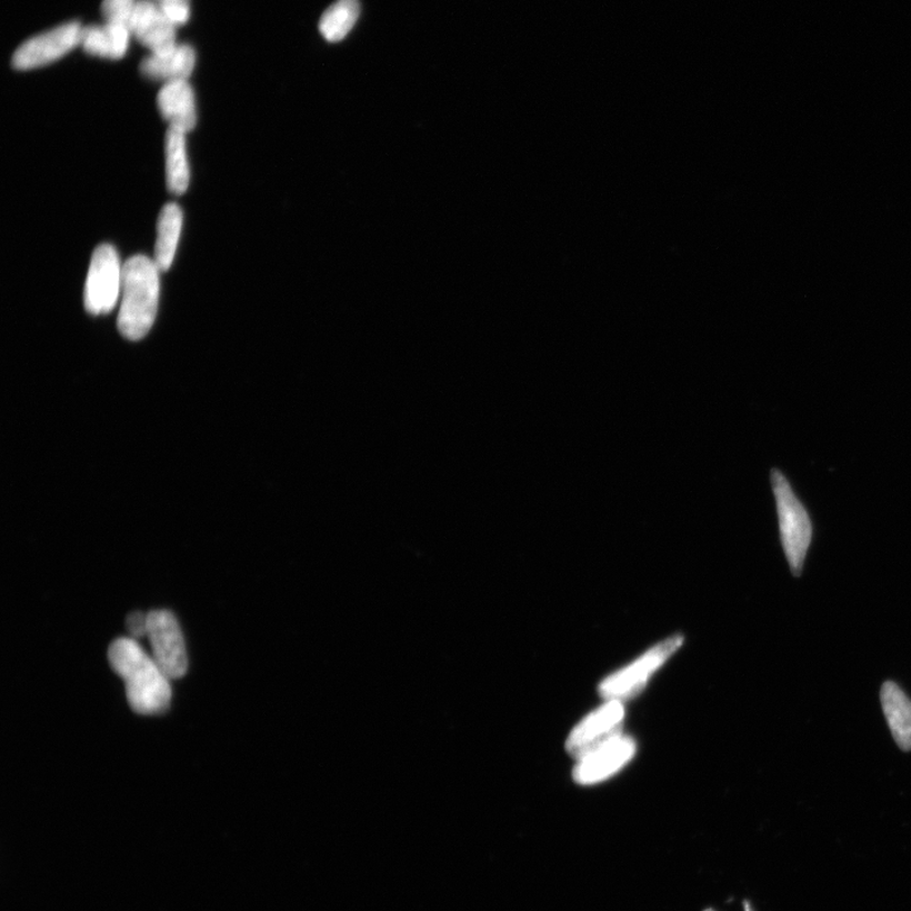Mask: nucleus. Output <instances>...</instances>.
<instances>
[{
	"instance_id": "nucleus-19",
	"label": "nucleus",
	"mask_w": 911,
	"mask_h": 911,
	"mask_svg": "<svg viewBox=\"0 0 911 911\" xmlns=\"http://www.w3.org/2000/svg\"><path fill=\"white\" fill-rule=\"evenodd\" d=\"M168 20L176 27L186 24L190 18L189 0H154Z\"/></svg>"
},
{
	"instance_id": "nucleus-1",
	"label": "nucleus",
	"mask_w": 911,
	"mask_h": 911,
	"mask_svg": "<svg viewBox=\"0 0 911 911\" xmlns=\"http://www.w3.org/2000/svg\"><path fill=\"white\" fill-rule=\"evenodd\" d=\"M112 669L126 683L127 700L136 713L167 712L171 701L170 679L133 638H118L108 652Z\"/></svg>"
},
{
	"instance_id": "nucleus-18",
	"label": "nucleus",
	"mask_w": 911,
	"mask_h": 911,
	"mask_svg": "<svg viewBox=\"0 0 911 911\" xmlns=\"http://www.w3.org/2000/svg\"><path fill=\"white\" fill-rule=\"evenodd\" d=\"M137 2L139 0H103L106 22L130 27Z\"/></svg>"
},
{
	"instance_id": "nucleus-9",
	"label": "nucleus",
	"mask_w": 911,
	"mask_h": 911,
	"mask_svg": "<svg viewBox=\"0 0 911 911\" xmlns=\"http://www.w3.org/2000/svg\"><path fill=\"white\" fill-rule=\"evenodd\" d=\"M625 710L621 700H609L572 729L567 742L570 754L580 759L595 747L621 733Z\"/></svg>"
},
{
	"instance_id": "nucleus-16",
	"label": "nucleus",
	"mask_w": 911,
	"mask_h": 911,
	"mask_svg": "<svg viewBox=\"0 0 911 911\" xmlns=\"http://www.w3.org/2000/svg\"><path fill=\"white\" fill-rule=\"evenodd\" d=\"M186 134L169 127L166 137L167 184L176 196L184 194L190 181Z\"/></svg>"
},
{
	"instance_id": "nucleus-2",
	"label": "nucleus",
	"mask_w": 911,
	"mask_h": 911,
	"mask_svg": "<svg viewBox=\"0 0 911 911\" xmlns=\"http://www.w3.org/2000/svg\"><path fill=\"white\" fill-rule=\"evenodd\" d=\"M160 272L157 262L142 254H137L123 263L118 330L127 340H142L157 319Z\"/></svg>"
},
{
	"instance_id": "nucleus-4",
	"label": "nucleus",
	"mask_w": 911,
	"mask_h": 911,
	"mask_svg": "<svg viewBox=\"0 0 911 911\" xmlns=\"http://www.w3.org/2000/svg\"><path fill=\"white\" fill-rule=\"evenodd\" d=\"M123 266L112 244H100L91 258L84 306L91 316L113 311L122 293Z\"/></svg>"
},
{
	"instance_id": "nucleus-10",
	"label": "nucleus",
	"mask_w": 911,
	"mask_h": 911,
	"mask_svg": "<svg viewBox=\"0 0 911 911\" xmlns=\"http://www.w3.org/2000/svg\"><path fill=\"white\" fill-rule=\"evenodd\" d=\"M130 30L133 38L154 54L168 53L178 46L177 27L168 20L154 0L137 2Z\"/></svg>"
},
{
	"instance_id": "nucleus-6",
	"label": "nucleus",
	"mask_w": 911,
	"mask_h": 911,
	"mask_svg": "<svg viewBox=\"0 0 911 911\" xmlns=\"http://www.w3.org/2000/svg\"><path fill=\"white\" fill-rule=\"evenodd\" d=\"M148 638L153 660L170 680L186 677L188 654L178 619L169 610H153L148 614Z\"/></svg>"
},
{
	"instance_id": "nucleus-11",
	"label": "nucleus",
	"mask_w": 911,
	"mask_h": 911,
	"mask_svg": "<svg viewBox=\"0 0 911 911\" xmlns=\"http://www.w3.org/2000/svg\"><path fill=\"white\" fill-rule=\"evenodd\" d=\"M160 113L170 123L171 129L188 133L197 124L194 90L188 80L172 81L163 84L158 96Z\"/></svg>"
},
{
	"instance_id": "nucleus-3",
	"label": "nucleus",
	"mask_w": 911,
	"mask_h": 911,
	"mask_svg": "<svg viewBox=\"0 0 911 911\" xmlns=\"http://www.w3.org/2000/svg\"><path fill=\"white\" fill-rule=\"evenodd\" d=\"M771 487L777 503L780 542L792 575L799 578L804 570L814 524L803 501L799 499L790 481L779 469H772Z\"/></svg>"
},
{
	"instance_id": "nucleus-13",
	"label": "nucleus",
	"mask_w": 911,
	"mask_h": 911,
	"mask_svg": "<svg viewBox=\"0 0 911 911\" xmlns=\"http://www.w3.org/2000/svg\"><path fill=\"white\" fill-rule=\"evenodd\" d=\"M130 27L104 23L84 27L81 48L93 57L120 60L124 57L131 40Z\"/></svg>"
},
{
	"instance_id": "nucleus-17",
	"label": "nucleus",
	"mask_w": 911,
	"mask_h": 911,
	"mask_svg": "<svg viewBox=\"0 0 911 911\" xmlns=\"http://www.w3.org/2000/svg\"><path fill=\"white\" fill-rule=\"evenodd\" d=\"M360 16L359 0H337L323 13L319 21V31L330 42H339L346 38L357 24Z\"/></svg>"
},
{
	"instance_id": "nucleus-14",
	"label": "nucleus",
	"mask_w": 911,
	"mask_h": 911,
	"mask_svg": "<svg viewBox=\"0 0 911 911\" xmlns=\"http://www.w3.org/2000/svg\"><path fill=\"white\" fill-rule=\"evenodd\" d=\"M880 697L892 737L901 750L911 751V700L892 681L883 683Z\"/></svg>"
},
{
	"instance_id": "nucleus-15",
	"label": "nucleus",
	"mask_w": 911,
	"mask_h": 911,
	"mask_svg": "<svg viewBox=\"0 0 911 911\" xmlns=\"http://www.w3.org/2000/svg\"><path fill=\"white\" fill-rule=\"evenodd\" d=\"M182 228V211L176 203L162 208L158 222V240L154 246V262L161 272L168 271L174 262Z\"/></svg>"
},
{
	"instance_id": "nucleus-8",
	"label": "nucleus",
	"mask_w": 911,
	"mask_h": 911,
	"mask_svg": "<svg viewBox=\"0 0 911 911\" xmlns=\"http://www.w3.org/2000/svg\"><path fill=\"white\" fill-rule=\"evenodd\" d=\"M637 752V743L632 737L619 733L610 740L581 755L573 769V780L580 785H594L608 780L621 771Z\"/></svg>"
},
{
	"instance_id": "nucleus-12",
	"label": "nucleus",
	"mask_w": 911,
	"mask_h": 911,
	"mask_svg": "<svg viewBox=\"0 0 911 911\" xmlns=\"http://www.w3.org/2000/svg\"><path fill=\"white\" fill-rule=\"evenodd\" d=\"M196 51L189 44H178L168 53H151L141 62L142 76L163 84L188 80L196 68Z\"/></svg>"
},
{
	"instance_id": "nucleus-20",
	"label": "nucleus",
	"mask_w": 911,
	"mask_h": 911,
	"mask_svg": "<svg viewBox=\"0 0 911 911\" xmlns=\"http://www.w3.org/2000/svg\"><path fill=\"white\" fill-rule=\"evenodd\" d=\"M126 625L127 630H129L134 640H139V638L142 637H148V615L140 612L132 613L129 618H127Z\"/></svg>"
},
{
	"instance_id": "nucleus-7",
	"label": "nucleus",
	"mask_w": 911,
	"mask_h": 911,
	"mask_svg": "<svg viewBox=\"0 0 911 911\" xmlns=\"http://www.w3.org/2000/svg\"><path fill=\"white\" fill-rule=\"evenodd\" d=\"M83 29L79 22H68L27 40L13 54L14 69H38L66 57L81 44Z\"/></svg>"
},
{
	"instance_id": "nucleus-5",
	"label": "nucleus",
	"mask_w": 911,
	"mask_h": 911,
	"mask_svg": "<svg viewBox=\"0 0 911 911\" xmlns=\"http://www.w3.org/2000/svg\"><path fill=\"white\" fill-rule=\"evenodd\" d=\"M683 643L681 635H673L663 642L654 645L649 652L641 655L622 670L601 681L599 685L600 695L607 700L631 699L640 694L647 682L675 653Z\"/></svg>"
}]
</instances>
